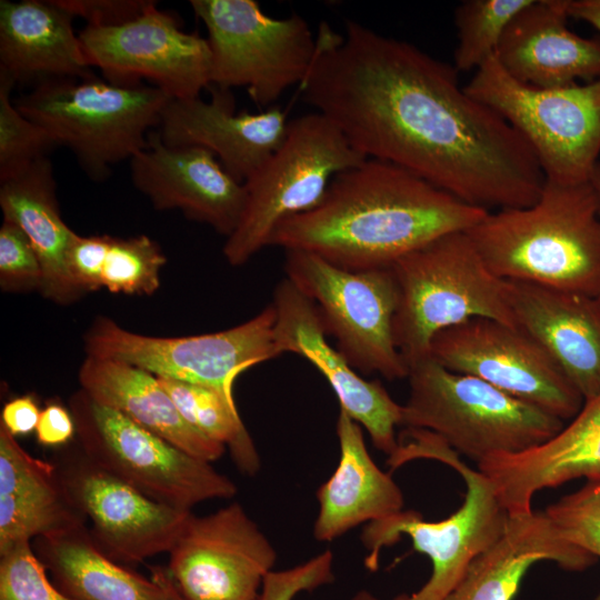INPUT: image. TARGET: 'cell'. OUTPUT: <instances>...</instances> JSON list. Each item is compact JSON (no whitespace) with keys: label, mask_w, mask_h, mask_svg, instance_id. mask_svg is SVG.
<instances>
[{"label":"cell","mask_w":600,"mask_h":600,"mask_svg":"<svg viewBox=\"0 0 600 600\" xmlns=\"http://www.w3.org/2000/svg\"><path fill=\"white\" fill-rule=\"evenodd\" d=\"M533 0H466L454 10L457 71L480 68L496 53L511 20Z\"/></svg>","instance_id":"32"},{"label":"cell","mask_w":600,"mask_h":600,"mask_svg":"<svg viewBox=\"0 0 600 600\" xmlns=\"http://www.w3.org/2000/svg\"><path fill=\"white\" fill-rule=\"evenodd\" d=\"M80 389L184 452L207 462L220 459L226 447L193 429L179 413L158 378L133 364L86 356Z\"/></svg>","instance_id":"29"},{"label":"cell","mask_w":600,"mask_h":600,"mask_svg":"<svg viewBox=\"0 0 600 600\" xmlns=\"http://www.w3.org/2000/svg\"><path fill=\"white\" fill-rule=\"evenodd\" d=\"M49 157L0 181L3 220L16 223L30 240L41 264L43 298L70 304L81 298L67 270V252L76 234L63 221Z\"/></svg>","instance_id":"30"},{"label":"cell","mask_w":600,"mask_h":600,"mask_svg":"<svg viewBox=\"0 0 600 600\" xmlns=\"http://www.w3.org/2000/svg\"><path fill=\"white\" fill-rule=\"evenodd\" d=\"M111 236L74 234L67 252V270L76 290L83 297L102 288L101 278Z\"/></svg>","instance_id":"39"},{"label":"cell","mask_w":600,"mask_h":600,"mask_svg":"<svg viewBox=\"0 0 600 600\" xmlns=\"http://www.w3.org/2000/svg\"><path fill=\"white\" fill-rule=\"evenodd\" d=\"M41 410L31 396H21L6 402L0 424L13 437L36 431Z\"/></svg>","instance_id":"42"},{"label":"cell","mask_w":600,"mask_h":600,"mask_svg":"<svg viewBox=\"0 0 600 600\" xmlns=\"http://www.w3.org/2000/svg\"><path fill=\"white\" fill-rule=\"evenodd\" d=\"M78 36L88 63L109 82L137 84L147 79L174 100L198 98L210 86L207 39L181 30L176 17L154 1L130 22L87 26Z\"/></svg>","instance_id":"15"},{"label":"cell","mask_w":600,"mask_h":600,"mask_svg":"<svg viewBox=\"0 0 600 600\" xmlns=\"http://www.w3.org/2000/svg\"><path fill=\"white\" fill-rule=\"evenodd\" d=\"M333 557L324 551L297 567L270 571L263 580L258 600H293L301 591H311L333 581Z\"/></svg>","instance_id":"38"},{"label":"cell","mask_w":600,"mask_h":600,"mask_svg":"<svg viewBox=\"0 0 600 600\" xmlns=\"http://www.w3.org/2000/svg\"><path fill=\"white\" fill-rule=\"evenodd\" d=\"M78 447L98 467L161 503L191 510L228 499L236 484L211 462L198 459L102 406L79 389L69 400Z\"/></svg>","instance_id":"10"},{"label":"cell","mask_w":600,"mask_h":600,"mask_svg":"<svg viewBox=\"0 0 600 600\" xmlns=\"http://www.w3.org/2000/svg\"><path fill=\"white\" fill-rule=\"evenodd\" d=\"M402 424L426 430L480 462L514 454L556 436L564 421L473 376L451 371L431 356L409 367Z\"/></svg>","instance_id":"5"},{"label":"cell","mask_w":600,"mask_h":600,"mask_svg":"<svg viewBox=\"0 0 600 600\" xmlns=\"http://www.w3.org/2000/svg\"><path fill=\"white\" fill-rule=\"evenodd\" d=\"M398 289L393 336L408 369L430 357L433 337L472 318L517 327L510 283L484 263L466 231L443 234L391 267Z\"/></svg>","instance_id":"4"},{"label":"cell","mask_w":600,"mask_h":600,"mask_svg":"<svg viewBox=\"0 0 600 600\" xmlns=\"http://www.w3.org/2000/svg\"><path fill=\"white\" fill-rule=\"evenodd\" d=\"M463 88L527 140L547 181H591L600 162V79L534 88L509 76L493 54Z\"/></svg>","instance_id":"9"},{"label":"cell","mask_w":600,"mask_h":600,"mask_svg":"<svg viewBox=\"0 0 600 600\" xmlns=\"http://www.w3.org/2000/svg\"><path fill=\"white\" fill-rule=\"evenodd\" d=\"M284 271L314 303L324 331L353 369L388 380L408 377L393 336L398 289L391 268L350 271L317 254L287 250Z\"/></svg>","instance_id":"12"},{"label":"cell","mask_w":600,"mask_h":600,"mask_svg":"<svg viewBox=\"0 0 600 600\" xmlns=\"http://www.w3.org/2000/svg\"><path fill=\"white\" fill-rule=\"evenodd\" d=\"M73 16L56 0L0 1V72L16 84L96 78L73 31Z\"/></svg>","instance_id":"25"},{"label":"cell","mask_w":600,"mask_h":600,"mask_svg":"<svg viewBox=\"0 0 600 600\" xmlns=\"http://www.w3.org/2000/svg\"><path fill=\"white\" fill-rule=\"evenodd\" d=\"M40 444L48 447L69 442L76 434V424L70 410L60 403H48L40 413L36 428Z\"/></svg>","instance_id":"41"},{"label":"cell","mask_w":600,"mask_h":600,"mask_svg":"<svg viewBox=\"0 0 600 600\" xmlns=\"http://www.w3.org/2000/svg\"><path fill=\"white\" fill-rule=\"evenodd\" d=\"M591 183L598 194V198H599V203H600V162L598 163V166L596 167V170L592 174V178H591Z\"/></svg>","instance_id":"45"},{"label":"cell","mask_w":600,"mask_h":600,"mask_svg":"<svg viewBox=\"0 0 600 600\" xmlns=\"http://www.w3.org/2000/svg\"><path fill=\"white\" fill-rule=\"evenodd\" d=\"M0 600H70L51 581L31 541L0 553Z\"/></svg>","instance_id":"36"},{"label":"cell","mask_w":600,"mask_h":600,"mask_svg":"<svg viewBox=\"0 0 600 600\" xmlns=\"http://www.w3.org/2000/svg\"><path fill=\"white\" fill-rule=\"evenodd\" d=\"M83 343L88 357L123 361L159 378L231 393L240 373L281 354L272 303L230 329L187 337L144 336L99 316L86 331Z\"/></svg>","instance_id":"13"},{"label":"cell","mask_w":600,"mask_h":600,"mask_svg":"<svg viewBox=\"0 0 600 600\" xmlns=\"http://www.w3.org/2000/svg\"><path fill=\"white\" fill-rule=\"evenodd\" d=\"M466 233L503 280L600 296V203L591 181L546 180L534 204L489 211Z\"/></svg>","instance_id":"3"},{"label":"cell","mask_w":600,"mask_h":600,"mask_svg":"<svg viewBox=\"0 0 600 600\" xmlns=\"http://www.w3.org/2000/svg\"><path fill=\"white\" fill-rule=\"evenodd\" d=\"M87 523L52 462L29 454L0 424V553L23 541Z\"/></svg>","instance_id":"28"},{"label":"cell","mask_w":600,"mask_h":600,"mask_svg":"<svg viewBox=\"0 0 600 600\" xmlns=\"http://www.w3.org/2000/svg\"><path fill=\"white\" fill-rule=\"evenodd\" d=\"M350 600H379L374 594L367 590L358 591ZM394 600H406L404 594L397 597Z\"/></svg>","instance_id":"44"},{"label":"cell","mask_w":600,"mask_h":600,"mask_svg":"<svg viewBox=\"0 0 600 600\" xmlns=\"http://www.w3.org/2000/svg\"><path fill=\"white\" fill-rule=\"evenodd\" d=\"M42 269L39 258L26 236L13 222L3 220L0 227V287L4 292H40Z\"/></svg>","instance_id":"37"},{"label":"cell","mask_w":600,"mask_h":600,"mask_svg":"<svg viewBox=\"0 0 600 600\" xmlns=\"http://www.w3.org/2000/svg\"><path fill=\"white\" fill-rule=\"evenodd\" d=\"M97 546L120 563L170 552L192 513L156 501L93 463L79 447L53 462Z\"/></svg>","instance_id":"17"},{"label":"cell","mask_w":600,"mask_h":600,"mask_svg":"<svg viewBox=\"0 0 600 600\" xmlns=\"http://www.w3.org/2000/svg\"><path fill=\"white\" fill-rule=\"evenodd\" d=\"M300 88L364 157L463 203L527 208L542 192L546 178L527 140L459 86L453 66L412 43L353 20L343 37L323 23Z\"/></svg>","instance_id":"1"},{"label":"cell","mask_w":600,"mask_h":600,"mask_svg":"<svg viewBox=\"0 0 600 600\" xmlns=\"http://www.w3.org/2000/svg\"><path fill=\"white\" fill-rule=\"evenodd\" d=\"M543 511L566 540L600 558V478L588 480Z\"/></svg>","instance_id":"35"},{"label":"cell","mask_w":600,"mask_h":600,"mask_svg":"<svg viewBox=\"0 0 600 600\" xmlns=\"http://www.w3.org/2000/svg\"><path fill=\"white\" fill-rule=\"evenodd\" d=\"M277 554L240 503L188 518L168 572L183 600H258Z\"/></svg>","instance_id":"16"},{"label":"cell","mask_w":600,"mask_h":600,"mask_svg":"<svg viewBox=\"0 0 600 600\" xmlns=\"http://www.w3.org/2000/svg\"><path fill=\"white\" fill-rule=\"evenodd\" d=\"M158 378L181 417L211 441L228 447L234 463L254 474L260 460L254 443L236 407L233 394L212 387Z\"/></svg>","instance_id":"31"},{"label":"cell","mask_w":600,"mask_h":600,"mask_svg":"<svg viewBox=\"0 0 600 600\" xmlns=\"http://www.w3.org/2000/svg\"><path fill=\"white\" fill-rule=\"evenodd\" d=\"M568 19L561 0H533L511 20L498 44L501 68L541 89L600 79V38L576 34Z\"/></svg>","instance_id":"21"},{"label":"cell","mask_w":600,"mask_h":600,"mask_svg":"<svg viewBox=\"0 0 600 600\" xmlns=\"http://www.w3.org/2000/svg\"><path fill=\"white\" fill-rule=\"evenodd\" d=\"M16 82L0 72V181L58 148L40 126L26 118L11 100Z\"/></svg>","instance_id":"34"},{"label":"cell","mask_w":600,"mask_h":600,"mask_svg":"<svg viewBox=\"0 0 600 600\" xmlns=\"http://www.w3.org/2000/svg\"><path fill=\"white\" fill-rule=\"evenodd\" d=\"M488 212L367 158L338 173L317 207L280 223L270 246L310 252L350 271L386 269L443 234L467 231Z\"/></svg>","instance_id":"2"},{"label":"cell","mask_w":600,"mask_h":600,"mask_svg":"<svg viewBox=\"0 0 600 600\" xmlns=\"http://www.w3.org/2000/svg\"><path fill=\"white\" fill-rule=\"evenodd\" d=\"M540 561L582 571L596 558L566 540L544 511L532 509L510 516L503 534L472 560L444 600H512Z\"/></svg>","instance_id":"24"},{"label":"cell","mask_w":600,"mask_h":600,"mask_svg":"<svg viewBox=\"0 0 600 600\" xmlns=\"http://www.w3.org/2000/svg\"><path fill=\"white\" fill-rule=\"evenodd\" d=\"M276 339L282 353L310 361L328 380L340 409L370 434L374 447L392 457L399 448L396 427L402 424V406L378 380L361 378L346 357L326 339L314 303L289 279L274 288Z\"/></svg>","instance_id":"18"},{"label":"cell","mask_w":600,"mask_h":600,"mask_svg":"<svg viewBox=\"0 0 600 600\" xmlns=\"http://www.w3.org/2000/svg\"><path fill=\"white\" fill-rule=\"evenodd\" d=\"M509 283L516 326L548 350L584 401L598 397L600 296Z\"/></svg>","instance_id":"23"},{"label":"cell","mask_w":600,"mask_h":600,"mask_svg":"<svg viewBox=\"0 0 600 600\" xmlns=\"http://www.w3.org/2000/svg\"><path fill=\"white\" fill-rule=\"evenodd\" d=\"M73 17L94 28L122 26L140 17L153 1L150 0H56Z\"/></svg>","instance_id":"40"},{"label":"cell","mask_w":600,"mask_h":600,"mask_svg":"<svg viewBox=\"0 0 600 600\" xmlns=\"http://www.w3.org/2000/svg\"><path fill=\"white\" fill-rule=\"evenodd\" d=\"M509 516L532 510L534 494L578 478H600V394L584 401L567 426L544 443L478 462Z\"/></svg>","instance_id":"22"},{"label":"cell","mask_w":600,"mask_h":600,"mask_svg":"<svg viewBox=\"0 0 600 600\" xmlns=\"http://www.w3.org/2000/svg\"><path fill=\"white\" fill-rule=\"evenodd\" d=\"M171 99L154 86L117 84L100 79L44 80L13 103L29 120L69 148L93 180L148 146Z\"/></svg>","instance_id":"6"},{"label":"cell","mask_w":600,"mask_h":600,"mask_svg":"<svg viewBox=\"0 0 600 600\" xmlns=\"http://www.w3.org/2000/svg\"><path fill=\"white\" fill-rule=\"evenodd\" d=\"M366 159L317 111L289 121L281 146L244 182L246 208L222 249L227 262L247 263L270 246L280 223L317 207L338 173Z\"/></svg>","instance_id":"8"},{"label":"cell","mask_w":600,"mask_h":600,"mask_svg":"<svg viewBox=\"0 0 600 600\" xmlns=\"http://www.w3.org/2000/svg\"><path fill=\"white\" fill-rule=\"evenodd\" d=\"M190 6L208 32L210 84L243 87L266 108L302 83L317 50L302 17H269L253 0H191Z\"/></svg>","instance_id":"11"},{"label":"cell","mask_w":600,"mask_h":600,"mask_svg":"<svg viewBox=\"0 0 600 600\" xmlns=\"http://www.w3.org/2000/svg\"><path fill=\"white\" fill-rule=\"evenodd\" d=\"M430 354L444 368L477 377L563 421L584 402L538 340L494 319L472 318L438 332Z\"/></svg>","instance_id":"14"},{"label":"cell","mask_w":600,"mask_h":600,"mask_svg":"<svg viewBox=\"0 0 600 600\" xmlns=\"http://www.w3.org/2000/svg\"><path fill=\"white\" fill-rule=\"evenodd\" d=\"M339 463L317 491L319 513L313 534L331 541L350 529L402 511L403 496L391 476L370 457L361 427L340 409L337 420Z\"/></svg>","instance_id":"27"},{"label":"cell","mask_w":600,"mask_h":600,"mask_svg":"<svg viewBox=\"0 0 600 600\" xmlns=\"http://www.w3.org/2000/svg\"><path fill=\"white\" fill-rule=\"evenodd\" d=\"M133 186L156 210H180L229 238L238 228L247 203L243 182L233 178L208 149L169 147L158 131L130 159Z\"/></svg>","instance_id":"19"},{"label":"cell","mask_w":600,"mask_h":600,"mask_svg":"<svg viewBox=\"0 0 600 600\" xmlns=\"http://www.w3.org/2000/svg\"><path fill=\"white\" fill-rule=\"evenodd\" d=\"M569 18L584 21L600 31V0H561Z\"/></svg>","instance_id":"43"},{"label":"cell","mask_w":600,"mask_h":600,"mask_svg":"<svg viewBox=\"0 0 600 600\" xmlns=\"http://www.w3.org/2000/svg\"><path fill=\"white\" fill-rule=\"evenodd\" d=\"M211 99H171L158 133L169 147L196 146L210 150L238 181L246 182L283 142L289 121L278 107L258 113H236L230 89L210 84Z\"/></svg>","instance_id":"20"},{"label":"cell","mask_w":600,"mask_h":600,"mask_svg":"<svg viewBox=\"0 0 600 600\" xmlns=\"http://www.w3.org/2000/svg\"><path fill=\"white\" fill-rule=\"evenodd\" d=\"M407 456L409 460L434 459L454 469L466 483L464 500L457 511L440 521H427L417 511L402 510L368 523L361 537L369 551L367 563L376 568L381 549L408 536L414 550L430 559L432 571L426 583L416 592L404 594V599L444 600L472 560L503 534L510 516L491 481L480 470L461 461L460 456L433 433L414 431Z\"/></svg>","instance_id":"7"},{"label":"cell","mask_w":600,"mask_h":600,"mask_svg":"<svg viewBox=\"0 0 600 600\" xmlns=\"http://www.w3.org/2000/svg\"><path fill=\"white\" fill-rule=\"evenodd\" d=\"M33 549L70 600H183L168 570L147 578L107 556L87 523L38 537Z\"/></svg>","instance_id":"26"},{"label":"cell","mask_w":600,"mask_h":600,"mask_svg":"<svg viewBox=\"0 0 600 600\" xmlns=\"http://www.w3.org/2000/svg\"><path fill=\"white\" fill-rule=\"evenodd\" d=\"M593 600H600V590H599L598 593L594 596Z\"/></svg>","instance_id":"46"},{"label":"cell","mask_w":600,"mask_h":600,"mask_svg":"<svg viewBox=\"0 0 600 600\" xmlns=\"http://www.w3.org/2000/svg\"><path fill=\"white\" fill-rule=\"evenodd\" d=\"M167 259L148 236L112 237L104 259L101 284L112 293L150 296L160 287Z\"/></svg>","instance_id":"33"}]
</instances>
